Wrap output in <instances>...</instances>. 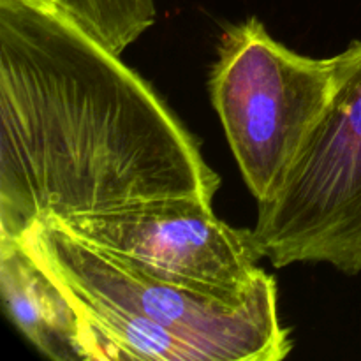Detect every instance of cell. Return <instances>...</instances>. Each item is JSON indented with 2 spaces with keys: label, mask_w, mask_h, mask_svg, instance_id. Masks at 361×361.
Masks as SVG:
<instances>
[{
  "label": "cell",
  "mask_w": 361,
  "mask_h": 361,
  "mask_svg": "<svg viewBox=\"0 0 361 361\" xmlns=\"http://www.w3.org/2000/svg\"><path fill=\"white\" fill-rule=\"evenodd\" d=\"M0 291L11 321L41 355L85 361L73 303L18 238H0Z\"/></svg>",
  "instance_id": "6"
},
{
  "label": "cell",
  "mask_w": 361,
  "mask_h": 361,
  "mask_svg": "<svg viewBox=\"0 0 361 361\" xmlns=\"http://www.w3.org/2000/svg\"><path fill=\"white\" fill-rule=\"evenodd\" d=\"M252 229L275 268L326 263L361 274V41L341 53L334 95Z\"/></svg>",
  "instance_id": "3"
},
{
  "label": "cell",
  "mask_w": 361,
  "mask_h": 361,
  "mask_svg": "<svg viewBox=\"0 0 361 361\" xmlns=\"http://www.w3.org/2000/svg\"><path fill=\"white\" fill-rule=\"evenodd\" d=\"M59 7L116 55L155 21L154 0H59Z\"/></svg>",
  "instance_id": "7"
},
{
  "label": "cell",
  "mask_w": 361,
  "mask_h": 361,
  "mask_svg": "<svg viewBox=\"0 0 361 361\" xmlns=\"http://www.w3.org/2000/svg\"><path fill=\"white\" fill-rule=\"evenodd\" d=\"M341 55L310 59L275 41L256 16L219 42L212 101L257 201L274 192L334 95Z\"/></svg>",
  "instance_id": "4"
},
{
  "label": "cell",
  "mask_w": 361,
  "mask_h": 361,
  "mask_svg": "<svg viewBox=\"0 0 361 361\" xmlns=\"http://www.w3.org/2000/svg\"><path fill=\"white\" fill-rule=\"evenodd\" d=\"M73 303L85 361H279L293 348L274 277L243 305L192 291L53 221L20 236Z\"/></svg>",
  "instance_id": "2"
},
{
  "label": "cell",
  "mask_w": 361,
  "mask_h": 361,
  "mask_svg": "<svg viewBox=\"0 0 361 361\" xmlns=\"http://www.w3.org/2000/svg\"><path fill=\"white\" fill-rule=\"evenodd\" d=\"M59 222L78 238L152 274L233 305L271 277L257 267L252 231L222 222L200 197H166Z\"/></svg>",
  "instance_id": "5"
},
{
  "label": "cell",
  "mask_w": 361,
  "mask_h": 361,
  "mask_svg": "<svg viewBox=\"0 0 361 361\" xmlns=\"http://www.w3.org/2000/svg\"><path fill=\"white\" fill-rule=\"evenodd\" d=\"M200 143L60 7L0 0V238L166 197L214 201Z\"/></svg>",
  "instance_id": "1"
},
{
  "label": "cell",
  "mask_w": 361,
  "mask_h": 361,
  "mask_svg": "<svg viewBox=\"0 0 361 361\" xmlns=\"http://www.w3.org/2000/svg\"><path fill=\"white\" fill-rule=\"evenodd\" d=\"M37 2H41V4H46V6L59 7V0H37Z\"/></svg>",
  "instance_id": "8"
}]
</instances>
